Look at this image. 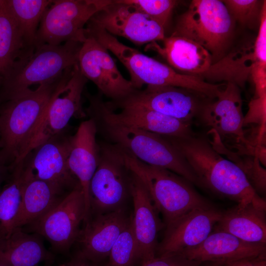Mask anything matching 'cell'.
I'll use <instances>...</instances> for the list:
<instances>
[{"label": "cell", "mask_w": 266, "mask_h": 266, "mask_svg": "<svg viewBox=\"0 0 266 266\" xmlns=\"http://www.w3.org/2000/svg\"><path fill=\"white\" fill-rule=\"evenodd\" d=\"M166 137L186 160L200 185L237 204L252 203L266 209V200L256 192L242 169L222 156L206 138L196 134L186 138Z\"/></svg>", "instance_id": "obj_1"}, {"label": "cell", "mask_w": 266, "mask_h": 266, "mask_svg": "<svg viewBox=\"0 0 266 266\" xmlns=\"http://www.w3.org/2000/svg\"><path fill=\"white\" fill-rule=\"evenodd\" d=\"M61 78L30 89L0 106V158L10 168L25 157Z\"/></svg>", "instance_id": "obj_2"}, {"label": "cell", "mask_w": 266, "mask_h": 266, "mask_svg": "<svg viewBox=\"0 0 266 266\" xmlns=\"http://www.w3.org/2000/svg\"><path fill=\"white\" fill-rule=\"evenodd\" d=\"M86 35L94 37L112 52L128 70L135 89L144 85L171 86L187 89L209 99L216 98L221 85L212 84L200 77L176 71L171 67L121 42L100 26L89 21Z\"/></svg>", "instance_id": "obj_3"}, {"label": "cell", "mask_w": 266, "mask_h": 266, "mask_svg": "<svg viewBox=\"0 0 266 266\" xmlns=\"http://www.w3.org/2000/svg\"><path fill=\"white\" fill-rule=\"evenodd\" d=\"M82 43L68 41L58 45L43 44L24 49L12 67L2 76L0 100H9L34 84L52 83L78 64Z\"/></svg>", "instance_id": "obj_4"}, {"label": "cell", "mask_w": 266, "mask_h": 266, "mask_svg": "<svg viewBox=\"0 0 266 266\" xmlns=\"http://www.w3.org/2000/svg\"><path fill=\"white\" fill-rule=\"evenodd\" d=\"M119 148L126 166L141 181L162 215L165 226L194 209L213 206L183 177L146 164Z\"/></svg>", "instance_id": "obj_5"}, {"label": "cell", "mask_w": 266, "mask_h": 266, "mask_svg": "<svg viewBox=\"0 0 266 266\" xmlns=\"http://www.w3.org/2000/svg\"><path fill=\"white\" fill-rule=\"evenodd\" d=\"M97 131L112 144L149 165L169 170L192 184L199 180L182 155L164 136L123 125L93 119Z\"/></svg>", "instance_id": "obj_6"}, {"label": "cell", "mask_w": 266, "mask_h": 266, "mask_svg": "<svg viewBox=\"0 0 266 266\" xmlns=\"http://www.w3.org/2000/svg\"><path fill=\"white\" fill-rule=\"evenodd\" d=\"M132 176L118 147L100 145L99 164L89 185V217L126 208Z\"/></svg>", "instance_id": "obj_7"}, {"label": "cell", "mask_w": 266, "mask_h": 266, "mask_svg": "<svg viewBox=\"0 0 266 266\" xmlns=\"http://www.w3.org/2000/svg\"><path fill=\"white\" fill-rule=\"evenodd\" d=\"M111 0H56L45 11L39 25L34 45H58L63 42L83 43L85 26Z\"/></svg>", "instance_id": "obj_8"}, {"label": "cell", "mask_w": 266, "mask_h": 266, "mask_svg": "<svg viewBox=\"0 0 266 266\" xmlns=\"http://www.w3.org/2000/svg\"><path fill=\"white\" fill-rule=\"evenodd\" d=\"M232 16L222 0H193L172 33L193 40L213 54L220 52L232 32Z\"/></svg>", "instance_id": "obj_9"}, {"label": "cell", "mask_w": 266, "mask_h": 266, "mask_svg": "<svg viewBox=\"0 0 266 266\" xmlns=\"http://www.w3.org/2000/svg\"><path fill=\"white\" fill-rule=\"evenodd\" d=\"M87 80L81 73L78 64L64 72L33 135L26 155L39 144L64 132L73 117L86 115L82 106V95Z\"/></svg>", "instance_id": "obj_10"}, {"label": "cell", "mask_w": 266, "mask_h": 266, "mask_svg": "<svg viewBox=\"0 0 266 266\" xmlns=\"http://www.w3.org/2000/svg\"><path fill=\"white\" fill-rule=\"evenodd\" d=\"M206 98L183 88L148 85L143 90L135 89L122 100L105 103L113 110L128 106L141 107L191 123L198 118Z\"/></svg>", "instance_id": "obj_11"}, {"label": "cell", "mask_w": 266, "mask_h": 266, "mask_svg": "<svg viewBox=\"0 0 266 266\" xmlns=\"http://www.w3.org/2000/svg\"><path fill=\"white\" fill-rule=\"evenodd\" d=\"M86 97L89 103L85 113L89 118L166 137L186 138L195 134L191 123L141 107H124L114 111L106 105L100 93L94 96L87 94Z\"/></svg>", "instance_id": "obj_12"}, {"label": "cell", "mask_w": 266, "mask_h": 266, "mask_svg": "<svg viewBox=\"0 0 266 266\" xmlns=\"http://www.w3.org/2000/svg\"><path fill=\"white\" fill-rule=\"evenodd\" d=\"M70 139L64 131L33 148L21 161L24 175L46 182L67 194L79 186L68 166Z\"/></svg>", "instance_id": "obj_13"}, {"label": "cell", "mask_w": 266, "mask_h": 266, "mask_svg": "<svg viewBox=\"0 0 266 266\" xmlns=\"http://www.w3.org/2000/svg\"><path fill=\"white\" fill-rule=\"evenodd\" d=\"M85 217V199L79 185L29 225L35 233L46 238L54 250L62 253L75 244Z\"/></svg>", "instance_id": "obj_14"}, {"label": "cell", "mask_w": 266, "mask_h": 266, "mask_svg": "<svg viewBox=\"0 0 266 266\" xmlns=\"http://www.w3.org/2000/svg\"><path fill=\"white\" fill-rule=\"evenodd\" d=\"M89 21L113 36L123 37L138 45L162 41L166 36L162 26L122 0H112Z\"/></svg>", "instance_id": "obj_15"}, {"label": "cell", "mask_w": 266, "mask_h": 266, "mask_svg": "<svg viewBox=\"0 0 266 266\" xmlns=\"http://www.w3.org/2000/svg\"><path fill=\"white\" fill-rule=\"evenodd\" d=\"M86 36L78 55L81 73L110 101L127 97L135 90L131 82L121 73L108 50L92 36Z\"/></svg>", "instance_id": "obj_16"}, {"label": "cell", "mask_w": 266, "mask_h": 266, "mask_svg": "<svg viewBox=\"0 0 266 266\" xmlns=\"http://www.w3.org/2000/svg\"><path fill=\"white\" fill-rule=\"evenodd\" d=\"M216 98L203 104L198 116L200 122L216 133L220 139L230 140L249 150L251 144L243 130L244 117L240 88L228 82Z\"/></svg>", "instance_id": "obj_17"}, {"label": "cell", "mask_w": 266, "mask_h": 266, "mask_svg": "<svg viewBox=\"0 0 266 266\" xmlns=\"http://www.w3.org/2000/svg\"><path fill=\"white\" fill-rule=\"evenodd\" d=\"M132 219L126 208L90 216L83 222L75 243L78 247L76 254L100 265Z\"/></svg>", "instance_id": "obj_18"}, {"label": "cell", "mask_w": 266, "mask_h": 266, "mask_svg": "<svg viewBox=\"0 0 266 266\" xmlns=\"http://www.w3.org/2000/svg\"><path fill=\"white\" fill-rule=\"evenodd\" d=\"M222 212L214 206L197 208L166 226L156 256L180 254L197 247L213 231Z\"/></svg>", "instance_id": "obj_19"}, {"label": "cell", "mask_w": 266, "mask_h": 266, "mask_svg": "<svg viewBox=\"0 0 266 266\" xmlns=\"http://www.w3.org/2000/svg\"><path fill=\"white\" fill-rule=\"evenodd\" d=\"M132 173V221L141 266L156 256L158 234L164 224L147 190L139 179Z\"/></svg>", "instance_id": "obj_20"}, {"label": "cell", "mask_w": 266, "mask_h": 266, "mask_svg": "<svg viewBox=\"0 0 266 266\" xmlns=\"http://www.w3.org/2000/svg\"><path fill=\"white\" fill-rule=\"evenodd\" d=\"M97 133L95 122L89 118L81 122L75 133L70 136L67 164L70 171L78 181L84 194L86 206L84 221L90 215V183L99 162L100 145L96 140Z\"/></svg>", "instance_id": "obj_21"}, {"label": "cell", "mask_w": 266, "mask_h": 266, "mask_svg": "<svg viewBox=\"0 0 266 266\" xmlns=\"http://www.w3.org/2000/svg\"><path fill=\"white\" fill-rule=\"evenodd\" d=\"M180 254L203 263H228L266 256V244L246 242L226 232L213 230L200 245Z\"/></svg>", "instance_id": "obj_22"}, {"label": "cell", "mask_w": 266, "mask_h": 266, "mask_svg": "<svg viewBox=\"0 0 266 266\" xmlns=\"http://www.w3.org/2000/svg\"><path fill=\"white\" fill-rule=\"evenodd\" d=\"M162 41V45L157 41L149 43L145 49L158 53L172 68L200 76L212 65L210 53L192 40L172 34Z\"/></svg>", "instance_id": "obj_23"}, {"label": "cell", "mask_w": 266, "mask_h": 266, "mask_svg": "<svg viewBox=\"0 0 266 266\" xmlns=\"http://www.w3.org/2000/svg\"><path fill=\"white\" fill-rule=\"evenodd\" d=\"M52 258L41 236L27 233L22 227H16L0 236V266H38Z\"/></svg>", "instance_id": "obj_24"}, {"label": "cell", "mask_w": 266, "mask_h": 266, "mask_svg": "<svg viewBox=\"0 0 266 266\" xmlns=\"http://www.w3.org/2000/svg\"><path fill=\"white\" fill-rule=\"evenodd\" d=\"M266 210L252 203L237 204L222 212L213 230L226 232L246 242L266 244Z\"/></svg>", "instance_id": "obj_25"}, {"label": "cell", "mask_w": 266, "mask_h": 266, "mask_svg": "<svg viewBox=\"0 0 266 266\" xmlns=\"http://www.w3.org/2000/svg\"><path fill=\"white\" fill-rule=\"evenodd\" d=\"M22 200L14 228L30 225L52 209L68 194L42 180L23 174Z\"/></svg>", "instance_id": "obj_26"}, {"label": "cell", "mask_w": 266, "mask_h": 266, "mask_svg": "<svg viewBox=\"0 0 266 266\" xmlns=\"http://www.w3.org/2000/svg\"><path fill=\"white\" fill-rule=\"evenodd\" d=\"M258 62L254 43L236 47L227 56L211 65L208 70L200 75L208 80L226 81L243 87Z\"/></svg>", "instance_id": "obj_27"}, {"label": "cell", "mask_w": 266, "mask_h": 266, "mask_svg": "<svg viewBox=\"0 0 266 266\" xmlns=\"http://www.w3.org/2000/svg\"><path fill=\"white\" fill-rule=\"evenodd\" d=\"M26 46L6 0L0 7V76L4 75L22 53Z\"/></svg>", "instance_id": "obj_28"}, {"label": "cell", "mask_w": 266, "mask_h": 266, "mask_svg": "<svg viewBox=\"0 0 266 266\" xmlns=\"http://www.w3.org/2000/svg\"><path fill=\"white\" fill-rule=\"evenodd\" d=\"M23 183L21 161L12 168L8 182L0 193V236L7 235L14 228L21 203Z\"/></svg>", "instance_id": "obj_29"}, {"label": "cell", "mask_w": 266, "mask_h": 266, "mask_svg": "<svg viewBox=\"0 0 266 266\" xmlns=\"http://www.w3.org/2000/svg\"><path fill=\"white\" fill-rule=\"evenodd\" d=\"M50 0H6V4L17 23L26 47L34 45L41 19L52 3Z\"/></svg>", "instance_id": "obj_30"}, {"label": "cell", "mask_w": 266, "mask_h": 266, "mask_svg": "<svg viewBox=\"0 0 266 266\" xmlns=\"http://www.w3.org/2000/svg\"><path fill=\"white\" fill-rule=\"evenodd\" d=\"M104 266H136L140 264L132 219L112 246Z\"/></svg>", "instance_id": "obj_31"}, {"label": "cell", "mask_w": 266, "mask_h": 266, "mask_svg": "<svg viewBox=\"0 0 266 266\" xmlns=\"http://www.w3.org/2000/svg\"><path fill=\"white\" fill-rule=\"evenodd\" d=\"M133 4L164 29L177 3L173 0H122Z\"/></svg>", "instance_id": "obj_32"}, {"label": "cell", "mask_w": 266, "mask_h": 266, "mask_svg": "<svg viewBox=\"0 0 266 266\" xmlns=\"http://www.w3.org/2000/svg\"><path fill=\"white\" fill-rule=\"evenodd\" d=\"M231 15L243 24H248L260 16L263 6L257 0H222Z\"/></svg>", "instance_id": "obj_33"}, {"label": "cell", "mask_w": 266, "mask_h": 266, "mask_svg": "<svg viewBox=\"0 0 266 266\" xmlns=\"http://www.w3.org/2000/svg\"><path fill=\"white\" fill-rule=\"evenodd\" d=\"M203 263L190 260L181 254L156 256L140 266H202Z\"/></svg>", "instance_id": "obj_34"}, {"label": "cell", "mask_w": 266, "mask_h": 266, "mask_svg": "<svg viewBox=\"0 0 266 266\" xmlns=\"http://www.w3.org/2000/svg\"><path fill=\"white\" fill-rule=\"evenodd\" d=\"M232 266H266V256L233 262Z\"/></svg>", "instance_id": "obj_35"}, {"label": "cell", "mask_w": 266, "mask_h": 266, "mask_svg": "<svg viewBox=\"0 0 266 266\" xmlns=\"http://www.w3.org/2000/svg\"><path fill=\"white\" fill-rule=\"evenodd\" d=\"M60 266H100V265L75 254L71 260Z\"/></svg>", "instance_id": "obj_36"}, {"label": "cell", "mask_w": 266, "mask_h": 266, "mask_svg": "<svg viewBox=\"0 0 266 266\" xmlns=\"http://www.w3.org/2000/svg\"><path fill=\"white\" fill-rule=\"evenodd\" d=\"M11 171L10 167L0 158V193L2 188L1 184L7 178L8 172Z\"/></svg>", "instance_id": "obj_37"}, {"label": "cell", "mask_w": 266, "mask_h": 266, "mask_svg": "<svg viewBox=\"0 0 266 266\" xmlns=\"http://www.w3.org/2000/svg\"><path fill=\"white\" fill-rule=\"evenodd\" d=\"M225 264L223 262H208L205 266H223Z\"/></svg>", "instance_id": "obj_38"}, {"label": "cell", "mask_w": 266, "mask_h": 266, "mask_svg": "<svg viewBox=\"0 0 266 266\" xmlns=\"http://www.w3.org/2000/svg\"><path fill=\"white\" fill-rule=\"evenodd\" d=\"M5 1V0H0V7L4 4Z\"/></svg>", "instance_id": "obj_39"}, {"label": "cell", "mask_w": 266, "mask_h": 266, "mask_svg": "<svg viewBox=\"0 0 266 266\" xmlns=\"http://www.w3.org/2000/svg\"><path fill=\"white\" fill-rule=\"evenodd\" d=\"M223 266H232V262L226 263Z\"/></svg>", "instance_id": "obj_40"}, {"label": "cell", "mask_w": 266, "mask_h": 266, "mask_svg": "<svg viewBox=\"0 0 266 266\" xmlns=\"http://www.w3.org/2000/svg\"><path fill=\"white\" fill-rule=\"evenodd\" d=\"M50 262L51 261L46 262V264L44 266H51Z\"/></svg>", "instance_id": "obj_41"}, {"label": "cell", "mask_w": 266, "mask_h": 266, "mask_svg": "<svg viewBox=\"0 0 266 266\" xmlns=\"http://www.w3.org/2000/svg\"><path fill=\"white\" fill-rule=\"evenodd\" d=\"M1 80H2V77H1V76H0V85H1Z\"/></svg>", "instance_id": "obj_42"}]
</instances>
